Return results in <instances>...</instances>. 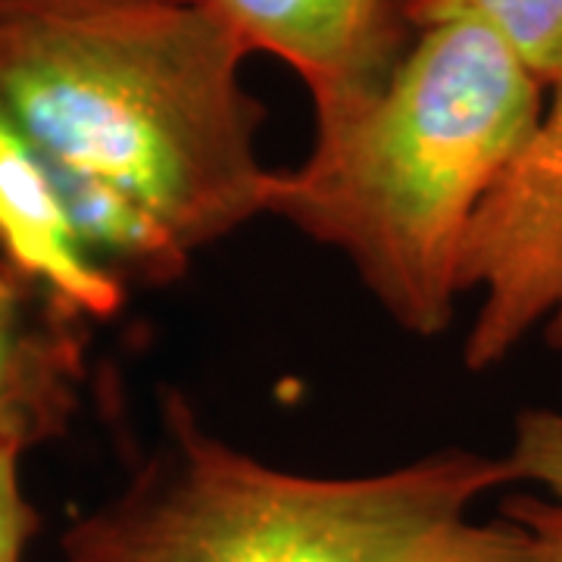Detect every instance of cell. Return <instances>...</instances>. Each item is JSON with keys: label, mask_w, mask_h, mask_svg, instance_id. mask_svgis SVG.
Wrapping results in <instances>:
<instances>
[{"label": "cell", "mask_w": 562, "mask_h": 562, "mask_svg": "<svg viewBox=\"0 0 562 562\" xmlns=\"http://www.w3.org/2000/svg\"><path fill=\"white\" fill-rule=\"evenodd\" d=\"M250 50L203 3L0 25V98L60 184L103 269L166 288L194 257L266 216L262 103Z\"/></svg>", "instance_id": "cell-1"}, {"label": "cell", "mask_w": 562, "mask_h": 562, "mask_svg": "<svg viewBox=\"0 0 562 562\" xmlns=\"http://www.w3.org/2000/svg\"><path fill=\"white\" fill-rule=\"evenodd\" d=\"M543 106V81L491 32L422 29L375 101L316 128L306 160L272 172L266 216L338 250L401 331L438 338L462 297L472 222Z\"/></svg>", "instance_id": "cell-2"}, {"label": "cell", "mask_w": 562, "mask_h": 562, "mask_svg": "<svg viewBox=\"0 0 562 562\" xmlns=\"http://www.w3.org/2000/svg\"><path fill=\"white\" fill-rule=\"evenodd\" d=\"M506 457L441 447L366 475H303L210 431L162 387L160 438L128 482L63 531V562H513L525 531L472 506Z\"/></svg>", "instance_id": "cell-3"}, {"label": "cell", "mask_w": 562, "mask_h": 562, "mask_svg": "<svg viewBox=\"0 0 562 562\" xmlns=\"http://www.w3.org/2000/svg\"><path fill=\"white\" fill-rule=\"evenodd\" d=\"M460 291L482 301L462 341L469 372L501 366L535 335L562 357V72L535 138L472 222Z\"/></svg>", "instance_id": "cell-4"}, {"label": "cell", "mask_w": 562, "mask_h": 562, "mask_svg": "<svg viewBox=\"0 0 562 562\" xmlns=\"http://www.w3.org/2000/svg\"><path fill=\"white\" fill-rule=\"evenodd\" d=\"M310 91L316 128L372 103L419 38L413 0H203Z\"/></svg>", "instance_id": "cell-5"}, {"label": "cell", "mask_w": 562, "mask_h": 562, "mask_svg": "<svg viewBox=\"0 0 562 562\" xmlns=\"http://www.w3.org/2000/svg\"><path fill=\"white\" fill-rule=\"evenodd\" d=\"M0 260L88 325L110 322L128 288L79 238L60 184L0 98Z\"/></svg>", "instance_id": "cell-6"}, {"label": "cell", "mask_w": 562, "mask_h": 562, "mask_svg": "<svg viewBox=\"0 0 562 562\" xmlns=\"http://www.w3.org/2000/svg\"><path fill=\"white\" fill-rule=\"evenodd\" d=\"M88 328L0 260V450L25 457L72 428Z\"/></svg>", "instance_id": "cell-7"}, {"label": "cell", "mask_w": 562, "mask_h": 562, "mask_svg": "<svg viewBox=\"0 0 562 562\" xmlns=\"http://www.w3.org/2000/svg\"><path fill=\"white\" fill-rule=\"evenodd\" d=\"M416 29L465 22L503 41L550 88L562 72V0H413Z\"/></svg>", "instance_id": "cell-8"}, {"label": "cell", "mask_w": 562, "mask_h": 562, "mask_svg": "<svg viewBox=\"0 0 562 562\" xmlns=\"http://www.w3.org/2000/svg\"><path fill=\"white\" fill-rule=\"evenodd\" d=\"M503 457L516 482L538 484L543 497L562 501V409H522L513 422V441Z\"/></svg>", "instance_id": "cell-9"}, {"label": "cell", "mask_w": 562, "mask_h": 562, "mask_svg": "<svg viewBox=\"0 0 562 562\" xmlns=\"http://www.w3.org/2000/svg\"><path fill=\"white\" fill-rule=\"evenodd\" d=\"M20 453L0 450V562H25L29 541L38 535L41 516L25 497Z\"/></svg>", "instance_id": "cell-10"}, {"label": "cell", "mask_w": 562, "mask_h": 562, "mask_svg": "<svg viewBox=\"0 0 562 562\" xmlns=\"http://www.w3.org/2000/svg\"><path fill=\"white\" fill-rule=\"evenodd\" d=\"M501 516L525 531L522 550L513 562H562V501L519 494L503 503Z\"/></svg>", "instance_id": "cell-11"}, {"label": "cell", "mask_w": 562, "mask_h": 562, "mask_svg": "<svg viewBox=\"0 0 562 562\" xmlns=\"http://www.w3.org/2000/svg\"><path fill=\"white\" fill-rule=\"evenodd\" d=\"M162 3H191V0H0V25L3 22L94 20L106 13L162 7Z\"/></svg>", "instance_id": "cell-12"}]
</instances>
